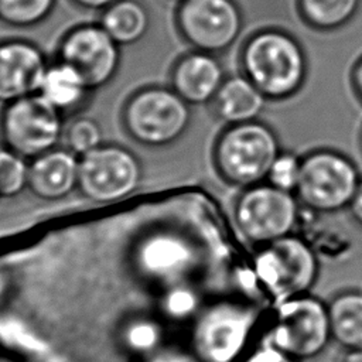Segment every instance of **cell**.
I'll use <instances>...</instances> for the list:
<instances>
[{
  "label": "cell",
  "mask_w": 362,
  "mask_h": 362,
  "mask_svg": "<svg viewBox=\"0 0 362 362\" xmlns=\"http://www.w3.org/2000/svg\"><path fill=\"white\" fill-rule=\"evenodd\" d=\"M246 78L270 99L293 96L307 74L305 57L298 42L279 30L253 35L242 54Z\"/></svg>",
  "instance_id": "6da1fadb"
},
{
  "label": "cell",
  "mask_w": 362,
  "mask_h": 362,
  "mask_svg": "<svg viewBox=\"0 0 362 362\" xmlns=\"http://www.w3.org/2000/svg\"><path fill=\"white\" fill-rule=\"evenodd\" d=\"M331 341L327 303L311 294L274 305L272 324L263 338V342L300 362L320 356Z\"/></svg>",
  "instance_id": "7a4b0ae2"
},
{
  "label": "cell",
  "mask_w": 362,
  "mask_h": 362,
  "mask_svg": "<svg viewBox=\"0 0 362 362\" xmlns=\"http://www.w3.org/2000/svg\"><path fill=\"white\" fill-rule=\"evenodd\" d=\"M279 154L274 132L253 120L233 124L219 137L215 148V164L228 182L249 188L267 178Z\"/></svg>",
  "instance_id": "3957f363"
},
{
  "label": "cell",
  "mask_w": 362,
  "mask_h": 362,
  "mask_svg": "<svg viewBox=\"0 0 362 362\" xmlns=\"http://www.w3.org/2000/svg\"><path fill=\"white\" fill-rule=\"evenodd\" d=\"M318 273L314 250L294 235L262 246L255 259V277L272 298L273 305L308 294Z\"/></svg>",
  "instance_id": "277c9868"
},
{
  "label": "cell",
  "mask_w": 362,
  "mask_h": 362,
  "mask_svg": "<svg viewBox=\"0 0 362 362\" xmlns=\"http://www.w3.org/2000/svg\"><path fill=\"white\" fill-rule=\"evenodd\" d=\"M359 181L356 167L346 157L320 150L301 160L296 192L308 209L332 214L351 205Z\"/></svg>",
  "instance_id": "5b68a950"
},
{
  "label": "cell",
  "mask_w": 362,
  "mask_h": 362,
  "mask_svg": "<svg viewBox=\"0 0 362 362\" xmlns=\"http://www.w3.org/2000/svg\"><path fill=\"white\" fill-rule=\"evenodd\" d=\"M235 216L239 230L250 243L266 246L293 235L298 204L291 192L257 184L239 197Z\"/></svg>",
  "instance_id": "8992f818"
},
{
  "label": "cell",
  "mask_w": 362,
  "mask_h": 362,
  "mask_svg": "<svg viewBox=\"0 0 362 362\" xmlns=\"http://www.w3.org/2000/svg\"><path fill=\"white\" fill-rule=\"evenodd\" d=\"M123 122L136 141L164 146L184 133L189 122V109L188 103L174 90L151 88L129 100Z\"/></svg>",
  "instance_id": "52a82bcc"
},
{
  "label": "cell",
  "mask_w": 362,
  "mask_h": 362,
  "mask_svg": "<svg viewBox=\"0 0 362 362\" xmlns=\"http://www.w3.org/2000/svg\"><path fill=\"white\" fill-rule=\"evenodd\" d=\"M59 110L40 93L8 103L1 119V134L8 150L21 157L48 153L61 136Z\"/></svg>",
  "instance_id": "ba28073f"
},
{
  "label": "cell",
  "mask_w": 362,
  "mask_h": 362,
  "mask_svg": "<svg viewBox=\"0 0 362 362\" xmlns=\"http://www.w3.org/2000/svg\"><path fill=\"white\" fill-rule=\"evenodd\" d=\"M139 160L120 147H98L79 160L78 187L95 202L129 197L140 182Z\"/></svg>",
  "instance_id": "9c48e42d"
},
{
  "label": "cell",
  "mask_w": 362,
  "mask_h": 362,
  "mask_svg": "<svg viewBox=\"0 0 362 362\" xmlns=\"http://www.w3.org/2000/svg\"><path fill=\"white\" fill-rule=\"evenodd\" d=\"M177 21L182 38L206 54L228 49L242 30V16L232 0H184Z\"/></svg>",
  "instance_id": "30bf717a"
},
{
  "label": "cell",
  "mask_w": 362,
  "mask_h": 362,
  "mask_svg": "<svg viewBox=\"0 0 362 362\" xmlns=\"http://www.w3.org/2000/svg\"><path fill=\"white\" fill-rule=\"evenodd\" d=\"M62 62L71 66L88 89L107 83L119 66V44L102 27L85 25L69 33L61 45Z\"/></svg>",
  "instance_id": "8fae6325"
},
{
  "label": "cell",
  "mask_w": 362,
  "mask_h": 362,
  "mask_svg": "<svg viewBox=\"0 0 362 362\" xmlns=\"http://www.w3.org/2000/svg\"><path fill=\"white\" fill-rule=\"evenodd\" d=\"M47 69L41 51L33 44H0V102L11 103L38 93Z\"/></svg>",
  "instance_id": "7c38bea8"
},
{
  "label": "cell",
  "mask_w": 362,
  "mask_h": 362,
  "mask_svg": "<svg viewBox=\"0 0 362 362\" xmlns=\"http://www.w3.org/2000/svg\"><path fill=\"white\" fill-rule=\"evenodd\" d=\"M255 314L245 307L223 305L206 318L201 344L214 362H230L243 348L253 328Z\"/></svg>",
  "instance_id": "4fadbf2b"
},
{
  "label": "cell",
  "mask_w": 362,
  "mask_h": 362,
  "mask_svg": "<svg viewBox=\"0 0 362 362\" xmlns=\"http://www.w3.org/2000/svg\"><path fill=\"white\" fill-rule=\"evenodd\" d=\"M79 161L72 151L51 150L44 153L28 167L30 191L48 201L66 197L78 185Z\"/></svg>",
  "instance_id": "5bb4252c"
},
{
  "label": "cell",
  "mask_w": 362,
  "mask_h": 362,
  "mask_svg": "<svg viewBox=\"0 0 362 362\" xmlns=\"http://www.w3.org/2000/svg\"><path fill=\"white\" fill-rule=\"evenodd\" d=\"M171 81L174 92L188 105H202L216 96L223 83V72L212 55L199 51L177 64Z\"/></svg>",
  "instance_id": "9a60e30c"
},
{
  "label": "cell",
  "mask_w": 362,
  "mask_h": 362,
  "mask_svg": "<svg viewBox=\"0 0 362 362\" xmlns=\"http://www.w3.org/2000/svg\"><path fill=\"white\" fill-rule=\"evenodd\" d=\"M214 99L219 117L239 124L253 122L262 113L266 96L246 76L238 75L223 81Z\"/></svg>",
  "instance_id": "2e32d148"
},
{
  "label": "cell",
  "mask_w": 362,
  "mask_h": 362,
  "mask_svg": "<svg viewBox=\"0 0 362 362\" xmlns=\"http://www.w3.org/2000/svg\"><path fill=\"white\" fill-rule=\"evenodd\" d=\"M327 307L332 341L342 349H362V291H339Z\"/></svg>",
  "instance_id": "e0dca14e"
},
{
  "label": "cell",
  "mask_w": 362,
  "mask_h": 362,
  "mask_svg": "<svg viewBox=\"0 0 362 362\" xmlns=\"http://www.w3.org/2000/svg\"><path fill=\"white\" fill-rule=\"evenodd\" d=\"M192 259L189 246L175 235H153L139 247L141 267L153 274H173L185 269Z\"/></svg>",
  "instance_id": "ac0fdd59"
},
{
  "label": "cell",
  "mask_w": 362,
  "mask_h": 362,
  "mask_svg": "<svg viewBox=\"0 0 362 362\" xmlns=\"http://www.w3.org/2000/svg\"><path fill=\"white\" fill-rule=\"evenodd\" d=\"M148 18L146 10L136 1H119L112 4L102 20V28L116 44H133L147 30Z\"/></svg>",
  "instance_id": "d6986e66"
},
{
  "label": "cell",
  "mask_w": 362,
  "mask_h": 362,
  "mask_svg": "<svg viewBox=\"0 0 362 362\" xmlns=\"http://www.w3.org/2000/svg\"><path fill=\"white\" fill-rule=\"evenodd\" d=\"M86 90L88 88L79 75L71 66L61 62L47 69L38 93L58 110H64L76 106Z\"/></svg>",
  "instance_id": "ffe728a7"
},
{
  "label": "cell",
  "mask_w": 362,
  "mask_h": 362,
  "mask_svg": "<svg viewBox=\"0 0 362 362\" xmlns=\"http://www.w3.org/2000/svg\"><path fill=\"white\" fill-rule=\"evenodd\" d=\"M362 0H298L300 16L314 28L337 30L359 11Z\"/></svg>",
  "instance_id": "44dd1931"
},
{
  "label": "cell",
  "mask_w": 362,
  "mask_h": 362,
  "mask_svg": "<svg viewBox=\"0 0 362 362\" xmlns=\"http://www.w3.org/2000/svg\"><path fill=\"white\" fill-rule=\"evenodd\" d=\"M55 0H0V18L14 27H30L44 20Z\"/></svg>",
  "instance_id": "7402d4cb"
},
{
  "label": "cell",
  "mask_w": 362,
  "mask_h": 362,
  "mask_svg": "<svg viewBox=\"0 0 362 362\" xmlns=\"http://www.w3.org/2000/svg\"><path fill=\"white\" fill-rule=\"evenodd\" d=\"M28 184V167L11 150L0 151V198L18 195Z\"/></svg>",
  "instance_id": "603a6c76"
},
{
  "label": "cell",
  "mask_w": 362,
  "mask_h": 362,
  "mask_svg": "<svg viewBox=\"0 0 362 362\" xmlns=\"http://www.w3.org/2000/svg\"><path fill=\"white\" fill-rule=\"evenodd\" d=\"M100 141L102 130L99 124L89 117L76 119L68 127L66 143L74 154L83 156L100 147Z\"/></svg>",
  "instance_id": "cb8c5ba5"
},
{
  "label": "cell",
  "mask_w": 362,
  "mask_h": 362,
  "mask_svg": "<svg viewBox=\"0 0 362 362\" xmlns=\"http://www.w3.org/2000/svg\"><path fill=\"white\" fill-rule=\"evenodd\" d=\"M301 160L291 153H280L270 167L267 181L270 185L291 192L296 191L300 177Z\"/></svg>",
  "instance_id": "d4e9b609"
},
{
  "label": "cell",
  "mask_w": 362,
  "mask_h": 362,
  "mask_svg": "<svg viewBox=\"0 0 362 362\" xmlns=\"http://www.w3.org/2000/svg\"><path fill=\"white\" fill-rule=\"evenodd\" d=\"M195 296L187 288H175L167 297V310L173 315H187L195 308Z\"/></svg>",
  "instance_id": "484cf974"
},
{
  "label": "cell",
  "mask_w": 362,
  "mask_h": 362,
  "mask_svg": "<svg viewBox=\"0 0 362 362\" xmlns=\"http://www.w3.org/2000/svg\"><path fill=\"white\" fill-rule=\"evenodd\" d=\"M129 341L137 349H148L157 341V331L147 322L133 325L129 331Z\"/></svg>",
  "instance_id": "4316f807"
},
{
  "label": "cell",
  "mask_w": 362,
  "mask_h": 362,
  "mask_svg": "<svg viewBox=\"0 0 362 362\" xmlns=\"http://www.w3.org/2000/svg\"><path fill=\"white\" fill-rule=\"evenodd\" d=\"M245 362H300V361L286 355L277 348L262 341L259 348H256Z\"/></svg>",
  "instance_id": "83f0119b"
},
{
  "label": "cell",
  "mask_w": 362,
  "mask_h": 362,
  "mask_svg": "<svg viewBox=\"0 0 362 362\" xmlns=\"http://www.w3.org/2000/svg\"><path fill=\"white\" fill-rule=\"evenodd\" d=\"M349 209H351V215L355 219V222L362 226V180L359 181L356 192L351 201Z\"/></svg>",
  "instance_id": "f1b7e54d"
},
{
  "label": "cell",
  "mask_w": 362,
  "mask_h": 362,
  "mask_svg": "<svg viewBox=\"0 0 362 362\" xmlns=\"http://www.w3.org/2000/svg\"><path fill=\"white\" fill-rule=\"evenodd\" d=\"M338 362H362V349H342Z\"/></svg>",
  "instance_id": "f546056e"
},
{
  "label": "cell",
  "mask_w": 362,
  "mask_h": 362,
  "mask_svg": "<svg viewBox=\"0 0 362 362\" xmlns=\"http://www.w3.org/2000/svg\"><path fill=\"white\" fill-rule=\"evenodd\" d=\"M79 6L88 7V8H102L105 6L112 4L115 0H75Z\"/></svg>",
  "instance_id": "4dcf8cb0"
},
{
  "label": "cell",
  "mask_w": 362,
  "mask_h": 362,
  "mask_svg": "<svg viewBox=\"0 0 362 362\" xmlns=\"http://www.w3.org/2000/svg\"><path fill=\"white\" fill-rule=\"evenodd\" d=\"M354 86L359 95V98L362 99V59L359 61V64L356 65L355 71H354Z\"/></svg>",
  "instance_id": "1f68e13d"
},
{
  "label": "cell",
  "mask_w": 362,
  "mask_h": 362,
  "mask_svg": "<svg viewBox=\"0 0 362 362\" xmlns=\"http://www.w3.org/2000/svg\"><path fill=\"white\" fill-rule=\"evenodd\" d=\"M157 362H184L181 359H175V358H168V359H160Z\"/></svg>",
  "instance_id": "d6a6232c"
},
{
  "label": "cell",
  "mask_w": 362,
  "mask_h": 362,
  "mask_svg": "<svg viewBox=\"0 0 362 362\" xmlns=\"http://www.w3.org/2000/svg\"><path fill=\"white\" fill-rule=\"evenodd\" d=\"M0 290H1V280H0Z\"/></svg>",
  "instance_id": "836d02e7"
}]
</instances>
